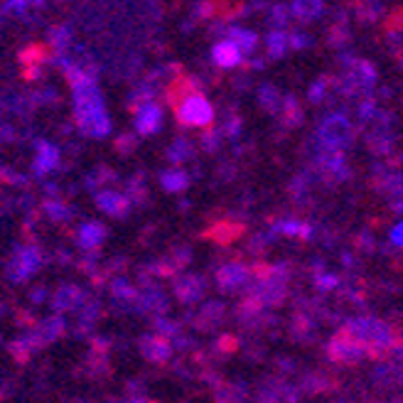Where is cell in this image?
<instances>
[{
	"label": "cell",
	"instance_id": "1",
	"mask_svg": "<svg viewBox=\"0 0 403 403\" xmlns=\"http://www.w3.org/2000/svg\"><path fill=\"white\" fill-rule=\"evenodd\" d=\"M344 332L362 342L372 354V359H377V362L388 359L398 340V332L386 322L377 320V317H351V320L344 322Z\"/></svg>",
	"mask_w": 403,
	"mask_h": 403
},
{
	"label": "cell",
	"instance_id": "2",
	"mask_svg": "<svg viewBox=\"0 0 403 403\" xmlns=\"http://www.w3.org/2000/svg\"><path fill=\"white\" fill-rule=\"evenodd\" d=\"M77 116L79 123L93 135H106L109 133V116L104 111V104H101V96H98L93 82H89L86 77L79 74L77 79Z\"/></svg>",
	"mask_w": 403,
	"mask_h": 403
},
{
	"label": "cell",
	"instance_id": "3",
	"mask_svg": "<svg viewBox=\"0 0 403 403\" xmlns=\"http://www.w3.org/2000/svg\"><path fill=\"white\" fill-rule=\"evenodd\" d=\"M315 138L322 148L344 153L354 143V138H357V130H354V126L349 123V119L344 114H330L322 119Z\"/></svg>",
	"mask_w": 403,
	"mask_h": 403
},
{
	"label": "cell",
	"instance_id": "4",
	"mask_svg": "<svg viewBox=\"0 0 403 403\" xmlns=\"http://www.w3.org/2000/svg\"><path fill=\"white\" fill-rule=\"evenodd\" d=\"M327 357H330V362L351 367V364H359L364 362V359H372V354H369V349L362 342L354 340V337L342 330L327 342Z\"/></svg>",
	"mask_w": 403,
	"mask_h": 403
},
{
	"label": "cell",
	"instance_id": "5",
	"mask_svg": "<svg viewBox=\"0 0 403 403\" xmlns=\"http://www.w3.org/2000/svg\"><path fill=\"white\" fill-rule=\"evenodd\" d=\"M175 114H177V121L182 126H209L214 121V109L209 104L207 98L202 96V93H190L175 106Z\"/></svg>",
	"mask_w": 403,
	"mask_h": 403
},
{
	"label": "cell",
	"instance_id": "6",
	"mask_svg": "<svg viewBox=\"0 0 403 403\" xmlns=\"http://www.w3.org/2000/svg\"><path fill=\"white\" fill-rule=\"evenodd\" d=\"M217 283L222 290L227 293H234V290H241V288H251L254 283V271L248 268L243 264H227L217 271Z\"/></svg>",
	"mask_w": 403,
	"mask_h": 403
},
{
	"label": "cell",
	"instance_id": "7",
	"mask_svg": "<svg viewBox=\"0 0 403 403\" xmlns=\"http://www.w3.org/2000/svg\"><path fill=\"white\" fill-rule=\"evenodd\" d=\"M275 238L278 236H295V238H310L315 234V227L310 222H300V219H290V217H283V219H275L268 229Z\"/></svg>",
	"mask_w": 403,
	"mask_h": 403
},
{
	"label": "cell",
	"instance_id": "8",
	"mask_svg": "<svg viewBox=\"0 0 403 403\" xmlns=\"http://www.w3.org/2000/svg\"><path fill=\"white\" fill-rule=\"evenodd\" d=\"M243 229H246V224L243 222H236V219H224V222L214 224V227L209 229L207 236L214 238L217 243H231L241 236Z\"/></svg>",
	"mask_w": 403,
	"mask_h": 403
},
{
	"label": "cell",
	"instance_id": "9",
	"mask_svg": "<svg viewBox=\"0 0 403 403\" xmlns=\"http://www.w3.org/2000/svg\"><path fill=\"white\" fill-rule=\"evenodd\" d=\"M212 59L219 64L222 69H234L241 64V52H238V47L229 40H222L214 45L212 50Z\"/></svg>",
	"mask_w": 403,
	"mask_h": 403
},
{
	"label": "cell",
	"instance_id": "10",
	"mask_svg": "<svg viewBox=\"0 0 403 403\" xmlns=\"http://www.w3.org/2000/svg\"><path fill=\"white\" fill-rule=\"evenodd\" d=\"M278 116L283 128H298V126L305 123V111H303V106H300V101L293 93H288V96L283 98V109H280Z\"/></svg>",
	"mask_w": 403,
	"mask_h": 403
},
{
	"label": "cell",
	"instance_id": "11",
	"mask_svg": "<svg viewBox=\"0 0 403 403\" xmlns=\"http://www.w3.org/2000/svg\"><path fill=\"white\" fill-rule=\"evenodd\" d=\"M315 327H317L315 317L295 310L293 320H290V335H293L295 342H310L315 337Z\"/></svg>",
	"mask_w": 403,
	"mask_h": 403
},
{
	"label": "cell",
	"instance_id": "12",
	"mask_svg": "<svg viewBox=\"0 0 403 403\" xmlns=\"http://www.w3.org/2000/svg\"><path fill=\"white\" fill-rule=\"evenodd\" d=\"M160 123H162V111L158 109L155 104H145L143 109L138 111V116H135V126H138V130L143 135L155 133V130L160 128Z\"/></svg>",
	"mask_w": 403,
	"mask_h": 403
},
{
	"label": "cell",
	"instance_id": "13",
	"mask_svg": "<svg viewBox=\"0 0 403 403\" xmlns=\"http://www.w3.org/2000/svg\"><path fill=\"white\" fill-rule=\"evenodd\" d=\"M227 40L229 42H234V45L238 47V52H246V54H251L259 47V35H256L254 30H246V27H238V25H231L227 30Z\"/></svg>",
	"mask_w": 403,
	"mask_h": 403
},
{
	"label": "cell",
	"instance_id": "14",
	"mask_svg": "<svg viewBox=\"0 0 403 403\" xmlns=\"http://www.w3.org/2000/svg\"><path fill=\"white\" fill-rule=\"evenodd\" d=\"M367 145L374 155L379 158H391L393 155V145H396V138L393 133H383V130H369L367 133Z\"/></svg>",
	"mask_w": 403,
	"mask_h": 403
},
{
	"label": "cell",
	"instance_id": "15",
	"mask_svg": "<svg viewBox=\"0 0 403 403\" xmlns=\"http://www.w3.org/2000/svg\"><path fill=\"white\" fill-rule=\"evenodd\" d=\"M298 386L303 393H312V396H317V393H325V391H330V388H335V381H332L325 372H307Z\"/></svg>",
	"mask_w": 403,
	"mask_h": 403
},
{
	"label": "cell",
	"instance_id": "16",
	"mask_svg": "<svg viewBox=\"0 0 403 403\" xmlns=\"http://www.w3.org/2000/svg\"><path fill=\"white\" fill-rule=\"evenodd\" d=\"M283 93L278 91L275 84H261L259 86V104L266 114H280L283 109Z\"/></svg>",
	"mask_w": 403,
	"mask_h": 403
},
{
	"label": "cell",
	"instance_id": "17",
	"mask_svg": "<svg viewBox=\"0 0 403 403\" xmlns=\"http://www.w3.org/2000/svg\"><path fill=\"white\" fill-rule=\"evenodd\" d=\"M325 13H327L325 3H293V6H290V15L300 22H312L325 15Z\"/></svg>",
	"mask_w": 403,
	"mask_h": 403
},
{
	"label": "cell",
	"instance_id": "18",
	"mask_svg": "<svg viewBox=\"0 0 403 403\" xmlns=\"http://www.w3.org/2000/svg\"><path fill=\"white\" fill-rule=\"evenodd\" d=\"M285 379H264L259 383V401L261 403H280L283 398V388H285Z\"/></svg>",
	"mask_w": 403,
	"mask_h": 403
},
{
	"label": "cell",
	"instance_id": "19",
	"mask_svg": "<svg viewBox=\"0 0 403 403\" xmlns=\"http://www.w3.org/2000/svg\"><path fill=\"white\" fill-rule=\"evenodd\" d=\"M288 32L285 30H271L266 35V52H268L271 59H280L288 52Z\"/></svg>",
	"mask_w": 403,
	"mask_h": 403
},
{
	"label": "cell",
	"instance_id": "20",
	"mask_svg": "<svg viewBox=\"0 0 403 403\" xmlns=\"http://www.w3.org/2000/svg\"><path fill=\"white\" fill-rule=\"evenodd\" d=\"M177 295H180L185 303H195L204 295V280L199 275H190L182 283H177Z\"/></svg>",
	"mask_w": 403,
	"mask_h": 403
},
{
	"label": "cell",
	"instance_id": "21",
	"mask_svg": "<svg viewBox=\"0 0 403 403\" xmlns=\"http://www.w3.org/2000/svg\"><path fill=\"white\" fill-rule=\"evenodd\" d=\"M351 40V32L347 22H332V27L327 30V45L335 50H347Z\"/></svg>",
	"mask_w": 403,
	"mask_h": 403
},
{
	"label": "cell",
	"instance_id": "22",
	"mask_svg": "<svg viewBox=\"0 0 403 403\" xmlns=\"http://www.w3.org/2000/svg\"><path fill=\"white\" fill-rule=\"evenodd\" d=\"M143 351H145V357L153 359V362H165V359L170 357V344H167L165 340L150 337V340H145Z\"/></svg>",
	"mask_w": 403,
	"mask_h": 403
},
{
	"label": "cell",
	"instance_id": "23",
	"mask_svg": "<svg viewBox=\"0 0 403 403\" xmlns=\"http://www.w3.org/2000/svg\"><path fill=\"white\" fill-rule=\"evenodd\" d=\"M160 182L167 192H180L190 185V177H187V172H182V170H167V172H162Z\"/></svg>",
	"mask_w": 403,
	"mask_h": 403
},
{
	"label": "cell",
	"instance_id": "24",
	"mask_svg": "<svg viewBox=\"0 0 403 403\" xmlns=\"http://www.w3.org/2000/svg\"><path fill=\"white\" fill-rule=\"evenodd\" d=\"M330 86H332L330 77L315 79V82L310 84V89H307V101H310V104H322L325 96H327V91H330Z\"/></svg>",
	"mask_w": 403,
	"mask_h": 403
},
{
	"label": "cell",
	"instance_id": "25",
	"mask_svg": "<svg viewBox=\"0 0 403 403\" xmlns=\"http://www.w3.org/2000/svg\"><path fill=\"white\" fill-rule=\"evenodd\" d=\"M227 315V307L222 305V303H207V307L202 310V317H199V325L202 327H214L222 317Z\"/></svg>",
	"mask_w": 403,
	"mask_h": 403
},
{
	"label": "cell",
	"instance_id": "26",
	"mask_svg": "<svg viewBox=\"0 0 403 403\" xmlns=\"http://www.w3.org/2000/svg\"><path fill=\"white\" fill-rule=\"evenodd\" d=\"M290 6H268V22L273 25V30H283L288 27L290 20Z\"/></svg>",
	"mask_w": 403,
	"mask_h": 403
},
{
	"label": "cell",
	"instance_id": "27",
	"mask_svg": "<svg viewBox=\"0 0 403 403\" xmlns=\"http://www.w3.org/2000/svg\"><path fill=\"white\" fill-rule=\"evenodd\" d=\"M381 15H383V6H379V3H359L357 6V17L362 22H367V25L377 22Z\"/></svg>",
	"mask_w": 403,
	"mask_h": 403
},
{
	"label": "cell",
	"instance_id": "28",
	"mask_svg": "<svg viewBox=\"0 0 403 403\" xmlns=\"http://www.w3.org/2000/svg\"><path fill=\"white\" fill-rule=\"evenodd\" d=\"M98 204H101L109 214H123L126 212V199L119 195H114V192H106V195L98 197Z\"/></svg>",
	"mask_w": 403,
	"mask_h": 403
},
{
	"label": "cell",
	"instance_id": "29",
	"mask_svg": "<svg viewBox=\"0 0 403 403\" xmlns=\"http://www.w3.org/2000/svg\"><path fill=\"white\" fill-rule=\"evenodd\" d=\"M377 114H379V106H377V98H374V96H367V98L359 101L357 116H359L362 123H372V121L377 119Z\"/></svg>",
	"mask_w": 403,
	"mask_h": 403
},
{
	"label": "cell",
	"instance_id": "30",
	"mask_svg": "<svg viewBox=\"0 0 403 403\" xmlns=\"http://www.w3.org/2000/svg\"><path fill=\"white\" fill-rule=\"evenodd\" d=\"M315 288L320 290V293H330V290H340V285H342V280H340V275H335V273H320V275H315Z\"/></svg>",
	"mask_w": 403,
	"mask_h": 403
},
{
	"label": "cell",
	"instance_id": "31",
	"mask_svg": "<svg viewBox=\"0 0 403 403\" xmlns=\"http://www.w3.org/2000/svg\"><path fill=\"white\" fill-rule=\"evenodd\" d=\"M54 160H57V150H54L52 145L42 143L40 158H37V167H40V170H50V167L54 165Z\"/></svg>",
	"mask_w": 403,
	"mask_h": 403
},
{
	"label": "cell",
	"instance_id": "32",
	"mask_svg": "<svg viewBox=\"0 0 403 403\" xmlns=\"http://www.w3.org/2000/svg\"><path fill=\"white\" fill-rule=\"evenodd\" d=\"M354 246H357V251H362V254H372L374 248H377V238L369 231H359L357 236H354Z\"/></svg>",
	"mask_w": 403,
	"mask_h": 403
},
{
	"label": "cell",
	"instance_id": "33",
	"mask_svg": "<svg viewBox=\"0 0 403 403\" xmlns=\"http://www.w3.org/2000/svg\"><path fill=\"white\" fill-rule=\"evenodd\" d=\"M288 45L293 47V50H305V47L312 45V37L303 30H293L288 32Z\"/></svg>",
	"mask_w": 403,
	"mask_h": 403
},
{
	"label": "cell",
	"instance_id": "34",
	"mask_svg": "<svg viewBox=\"0 0 403 403\" xmlns=\"http://www.w3.org/2000/svg\"><path fill=\"white\" fill-rule=\"evenodd\" d=\"M238 130H241V119L236 114H229L224 119V128H222V135H229V138H236Z\"/></svg>",
	"mask_w": 403,
	"mask_h": 403
},
{
	"label": "cell",
	"instance_id": "35",
	"mask_svg": "<svg viewBox=\"0 0 403 403\" xmlns=\"http://www.w3.org/2000/svg\"><path fill=\"white\" fill-rule=\"evenodd\" d=\"M190 155H192V148H190V143H187V140H177L175 148L170 150V160H175V162L187 160Z\"/></svg>",
	"mask_w": 403,
	"mask_h": 403
},
{
	"label": "cell",
	"instance_id": "36",
	"mask_svg": "<svg viewBox=\"0 0 403 403\" xmlns=\"http://www.w3.org/2000/svg\"><path fill=\"white\" fill-rule=\"evenodd\" d=\"M383 27H386L388 32H403V8L401 10H393L391 15L383 20Z\"/></svg>",
	"mask_w": 403,
	"mask_h": 403
},
{
	"label": "cell",
	"instance_id": "37",
	"mask_svg": "<svg viewBox=\"0 0 403 403\" xmlns=\"http://www.w3.org/2000/svg\"><path fill=\"white\" fill-rule=\"evenodd\" d=\"M202 143H204V150H217L219 143H222V130H214V128H207V133H204V138H202Z\"/></svg>",
	"mask_w": 403,
	"mask_h": 403
},
{
	"label": "cell",
	"instance_id": "38",
	"mask_svg": "<svg viewBox=\"0 0 403 403\" xmlns=\"http://www.w3.org/2000/svg\"><path fill=\"white\" fill-rule=\"evenodd\" d=\"M236 347H238V342H236V337H231V335H224V337H219V340H217V349L224 351V354L236 351Z\"/></svg>",
	"mask_w": 403,
	"mask_h": 403
},
{
	"label": "cell",
	"instance_id": "39",
	"mask_svg": "<svg viewBox=\"0 0 403 403\" xmlns=\"http://www.w3.org/2000/svg\"><path fill=\"white\" fill-rule=\"evenodd\" d=\"M82 238L89 243V246H91V243H96L98 238H101V229H98V227H93V224H89V227L82 231Z\"/></svg>",
	"mask_w": 403,
	"mask_h": 403
},
{
	"label": "cell",
	"instance_id": "40",
	"mask_svg": "<svg viewBox=\"0 0 403 403\" xmlns=\"http://www.w3.org/2000/svg\"><path fill=\"white\" fill-rule=\"evenodd\" d=\"M340 261H342V268H347V271H357V256L349 254V251H344V254L340 256Z\"/></svg>",
	"mask_w": 403,
	"mask_h": 403
},
{
	"label": "cell",
	"instance_id": "41",
	"mask_svg": "<svg viewBox=\"0 0 403 403\" xmlns=\"http://www.w3.org/2000/svg\"><path fill=\"white\" fill-rule=\"evenodd\" d=\"M391 243H393V246H401L403 248V219L391 229Z\"/></svg>",
	"mask_w": 403,
	"mask_h": 403
},
{
	"label": "cell",
	"instance_id": "42",
	"mask_svg": "<svg viewBox=\"0 0 403 403\" xmlns=\"http://www.w3.org/2000/svg\"><path fill=\"white\" fill-rule=\"evenodd\" d=\"M278 369L283 374H293L295 372V364H293V359H288V357H280L278 359Z\"/></svg>",
	"mask_w": 403,
	"mask_h": 403
},
{
	"label": "cell",
	"instance_id": "43",
	"mask_svg": "<svg viewBox=\"0 0 403 403\" xmlns=\"http://www.w3.org/2000/svg\"><path fill=\"white\" fill-rule=\"evenodd\" d=\"M248 67L256 69V72H261V69L266 67V57H256V59H251V62H248Z\"/></svg>",
	"mask_w": 403,
	"mask_h": 403
},
{
	"label": "cell",
	"instance_id": "44",
	"mask_svg": "<svg viewBox=\"0 0 403 403\" xmlns=\"http://www.w3.org/2000/svg\"><path fill=\"white\" fill-rule=\"evenodd\" d=\"M393 212L401 214V217H403V199H396V202H393Z\"/></svg>",
	"mask_w": 403,
	"mask_h": 403
}]
</instances>
